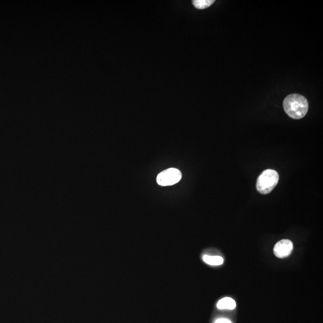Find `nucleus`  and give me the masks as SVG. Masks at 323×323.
Returning <instances> with one entry per match:
<instances>
[{"label":"nucleus","mask_w":323,"mask_h":323,"mask_svg":"<svg viewBox=\"0 0 323 323\" xmlns=\"http://www.w3.org/2000/svg\"><path fill=\"white\" fill-rule=\"evenodd\" d=\"M283 107L289 117L300 119L307 114L309 105L307 100L302 95L291 94L284 100Z\"/></svg>","instance_id":"obj_1"},{"label":"nucleus","mask_w":323,"mask_h":323,"mask_svg":"<svg viewBox=\"0 0 323 323\" xmlns=\"http://www.w3.org/2000/svg\"><path fill=\"white\" fill-rule=\"evenodd\" d=\"M279 181V175L276 171L266 170L260 174L257 180L258 192L263 195L271 193Z\"/></svg>","instance_id":"obj_2"},{"label":"nucleus","mask_w":323,"mask_h":323,"mask_svg":"<svg viewBox=\"0 0 323 323\" xmlns=\"http://www.w3.org/2000/svg\"><path fill=\"white\" fill-rule=\"evenodd\" d=\"M181 178L180 171L176 168H169L160 173L157 177L156 180L160 186H173L180 181Z\"/></svg>","instance_id":"obj_3"},{"label":"nucleus","mask_w":323,"mask_h":323,"mask_svg":"<svg viewBox=\"0 0 323 323\" xmlns=\"http://www.w3.org/2000/svg\"><path fill=\"white\" fill-rule=\"evenodd\" d=\"M293 250V244L290 240H283L275 244L274 252L276 257L282 258L290 255Z\"/></svg>","instance_id":"obj_4"},{"label":"nucleus","mask_w":323,"mask_h":323,"mask_svg":"<svg viewBox=\"0 0 323 323\" xmlns=\"http://www.w3.org/2000/svg\"><path fill=\"white\" fill-rule=\"evenodd\" d=\"M217 307L220 310H234L236 308V302L235 300L230 297H224L219 300L217 304Z\"/></svg>","instance_id":"obj_5"},{"label":"nucleus","mask_w":323,"mask_h":323,"mask_svg":"<svg viewBox=\"0 0 323 323\" xmlns=\"http://www.w3.org/2000/svg\"><path fill=\"white\" fill-rule=\"evenodd\" d=\"M203 260L205 263L208 265L212 266H219L222 265L224 262L223 258L217 255H205L203 256Z\"/></svg>","instance_id":"obj_6"},{"label":"nucleus","mask_w":323,"mask_h":323,"mask_svg":"<svg viewBox=\"0 0 323 323\" xmlns=\"http://www.w3.org/2000/svg\"><path fill=\"white\" fill-rule=\"evenodd\" d=\"M215 2L214 0H194L192 1L194 6L200 10L210 7Z\"/></svg>","instance_id":"obj_7"},{"label":"nucleus","mask_w":323,"mask_h":323,"mask_svg":"<svg viewBox=\"0 0 323 323\" xmlns=\"http://www.w3.org/2000/svg\"><path fill=\"white\" fill-rule=\"evenodd\" d=\"M215 323H232L228 319H219L216 320Z\"/></svg>","instance_id":"obj_8"}]
</instances>
